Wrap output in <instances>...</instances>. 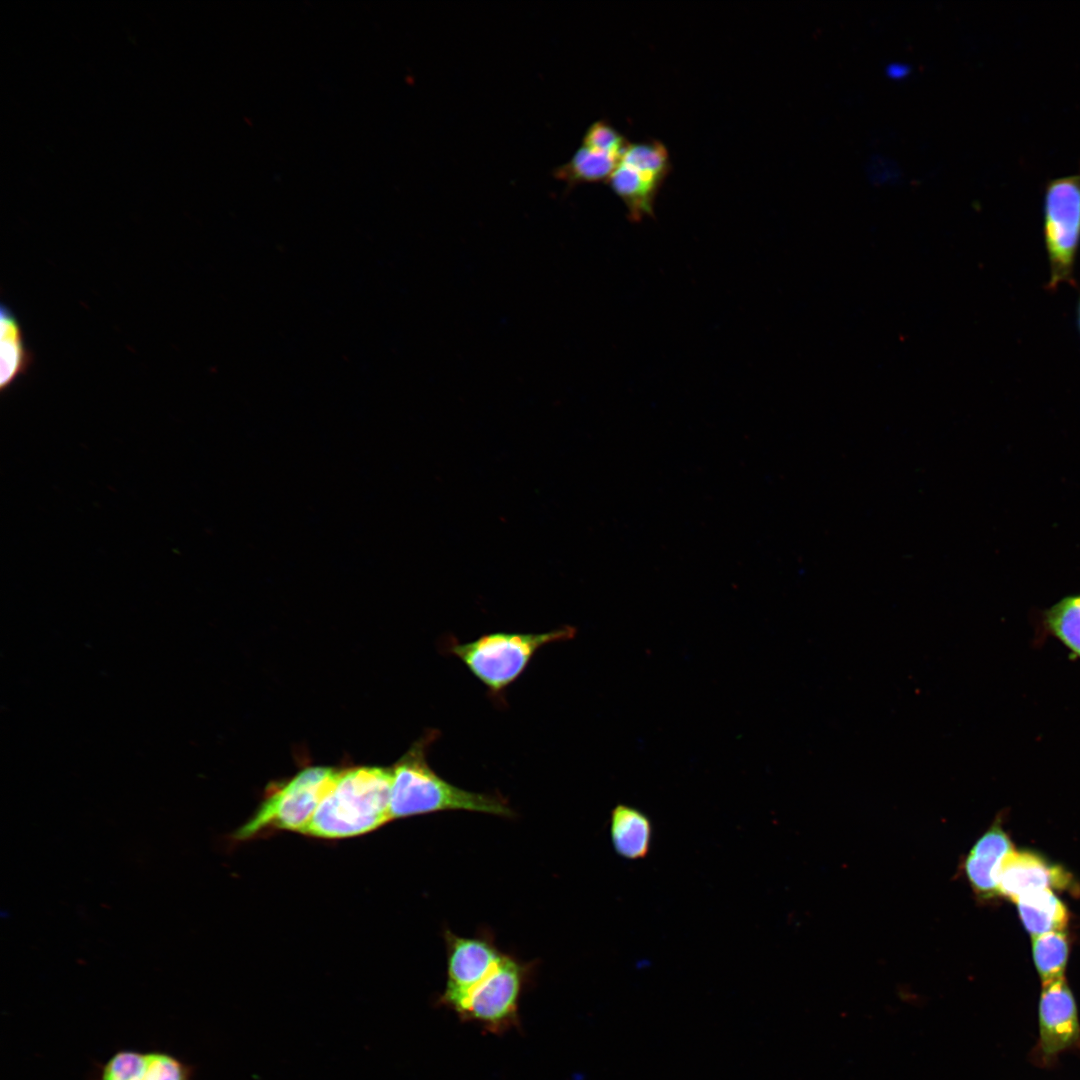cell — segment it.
<instances>
[{
	"instance_id": "obj_9",
	"label": "cell",
	"mask_w": 1080,
	"mask_h": 1080,
	"mask_svg": "<svg viewBox=\"0 0 1080 1080\" xmlns=\"http://www.w3.org/2000/svg\"><path fill=\"white\" fill-rule=\"evenodd\" d=\"M1071 876L1061 866L1028 850L1013 849L997 873L998 894L1013 902L1043 889L1071 887Z\"/></svg>"
},
{
	"instance_id": "obj_3",
	"label": "cell",
	"mask_w": 1080,
	"mask_h": 1080,
	"mask_svg": "<svg viewBox=\"0 0 1080 1080\" xmlns=\"http://www.w3.org/2000/svg\"><path fill=\"white\" fill-rule=\"evenodd\" d=\"M575 633L571 626L545 633L494 632L465 643L450 639L445 648L467 667L490 695L500 698L523 674L539 649L572 639Z\"/></svg>"
},
{
	"instance_id": "obj_15",
	"label": "cell",
	"mask_w": 1080,
	"mask_h": 1080,
	"mask_svg": "<svg viewBox=\"0 0 1080 1080\" xmlns=\"http://www.w3.org/2000/svg\"><path fill=\"white\" fill-rule=\"evenodd\" d=\"M1016 904L1020 919L1032 937L1052 931H1064L1068 923L1067 908L1051 889L1030 893L1020 898Z\"/></svg>"
},
{
	"instance_id": "obj_12",
	"label": "cell",
	"mask_w": 1080,
	"mask_h": 1080,
	"mask_svg": "<svg viewBox=\"0 0 1080 1080\" xmlns=\"http://www.w3.org/2000/svg\"><path fill=\"white\" fill-rule=\"evenodd\" d=\"M1034 644L1057 640L1072 660H1080V592L1067 595L1034 616Z\"/></svg>"
},
{
	"instance_id": "obj_21",
	"label": "cell",
	"mask_w": 1080,
	"mask_h": 1080,
	"mask_svg": "<svg viewBox=\"0 0 1080 1080\" xmlns=\"http://www.w3.org/2000/svg\"><path fill=\"white\" fill-rule=\"evenodd\" d=\"M909 71V65L902 62H893L886 67V73L888 74V76L896 79L905 77L909 73Z\"/></svg>"
},
{
	"instance_id": "obj_5",
	"label": "cell",
	"mask_w": 1080,
	"mask_h": 1080,
	"mask_svg": "<svg viewBox=\"0 0 1080 1080\" xmlns=\"http://www.w3.org/2000/svg\"><path fill=\"white\" fill-rule=\"evenodd\" d=\"M1043 238L1049 264L1048 291L1076 287L1080 247V172L1050 180L1043 196Z\"/></svg>"
},
{
	"instance_id": "obj_13",
	"label": "cell",
	"mask_w": 1080,
	"mask_h": 1080,
	"mask_svg": "<svg viewBox=\"0 0 1080 1080\" xmlns=\"http://www.w3.org/2000/svg\"><path fill=\"white\" fill-rule=\"evenodd\" d=\"M610 838L617 855L638 860L649 853L653 827L650 818L641 810L619 804L611 812Z\"/></svg>"
},
{
	"instance_id": "obj_20",
	"label": "cell",
	"mask_w": 1080,
	"mask_h": 1080,
	"mask_svg": "<svg viewBox=\"0 0 1080 1080\" xmlns=\"http://www.w3.org/2000/svg\"><path fill=\"white\" fill-rule=\"evenodd\" d=\"M629 142L626 138L607 121H597L593 123L586 131L583 138V145L598 150L622 157Z\"/></svg>"
},
{
	"instance_id": "obj_11",
	"label": "cell",
	"mask_w": 1080,
	"mask_h": 1080,
	"mask_svg": "<svg viewBox=\"0 0 1080 1080\" xmlns=\"http://www.w3.org/2000/svg\"><path fill=\"white\" fill-rule=\"evenodd\" d=\"M666 178L654 170L619 162L608 184L623 201L629 219L639 222L654 216L655 200Z\"/></svg>"
},
{
	"instance_id": "obj_1",
	"label": "cell",
	"mask_w": 1080,
	"mask_h": 1080,
	"mask_svg": "<svg viewBox=\"0 0 1080 1080\" xmlns=\"http://www.w3.org/2000/svg\"><path fill=\"white\" fill-rule=\"evenodd\" d=\"M438 735L437 730L428 731L391 767L392 820L458 810L513 817V810L502 796L459 788L430 767L427 751Z\"/></svg>"
},
{
	"instance_id": "obj_2",
	"label": "cell",
	"mask_w": 1080,
	"mask_h": 1080,
	"mask_svg": "<svg viewBox=\"0 0 1080 1080\" xmlns=\"http://www.w3.org/2000/svg\"><path fill=\"white\" fill-rule=\"evenodd\" d=\"M391 768L358 766L337 770L303 834L341 839L369 833L392 820Z\"/></svg>"
},
{
	"instance_id": "obj_6",
	"label": "cell",
	"mask_w": 1080,
	"mask_h": 1080,
	"mask_svg": "<svg viewBox=\"0 0 1080 1080\" xmlns=\"http://www.w3.org/2000/svg\"><path fill=\"white\" fill-rule=\"evenodd\" d=\"M531 967L504 954L493 971L465 998L455 1012L463 1021L472 1022L494 1034L519 1026V1003L528 983Z\"/></svg>"
},
{
	"instance_id": "obj_8",
	"label": "cell",
	"mask_w": 1080,
	"mask_h": 1080,
	"mask_svg": "<svg viewBox=\"0 0 1080 1080\" xmlns=\"http://www.w3.org/2000/svg\"><path fill=\"white\" fill-rule=\"evenodd\" d=\"M1040 1051L1051 1058L1080 1037L1074 996L1064 978L1044 983L1039 1002Z\"/></svg>"
},
{
	"instance_id": "obj_10",
	"label": "cell",
	"mask_w": 1080,
	"mask_h": 1080,
	"mask_svg": "<svg viewBox=\"0 0 1080 1080\" xmlns=\"http://www.w3.org/2000/svg\"><path fill=\"white\" fill-rule=\"evenodd\" d=\"M1013 849L999 824L991 826L976 840L964 860L963 870L977 896L990 899L999 895L997 873L1002 860Z\"/></svg>"
},
{
	"instance_id": "obj_22",
	"label": "cell",
	"mask_w": 1080,
	"mask_h": 1080,
	"mask_svg": "<svg viewBox=\"0 0 1080 1080\" xmlns=\"http://www.w3.org/2000/svg\"><path fill=\"white\" fill-rule=\"evenodd\" d=\"M1077 322H1078V327H1079V331H1080V299H1079L1078 310H1077Z\"/></svg>"
},
{
	"instance_id": "obj_16",
	"label": "cell",
	"mask_w": 1080,
	"mask_h": 1080,
	"mask_svg": "<svg viewBox=\"0 0 1080 1080\" xmlns=\"http://www.w3.org/2000/svg\"><path fill=\"white\" fill-rule=\"evenodd\" d=\"M620 157L582 145L554 175L568 184L608 182Z\"/></svg>"
},
{
	"instance_id": "obj_17",
	"label": "cell",
	"mask_w": 1080,
	"mask_h": 1080,
	"mask_svg": "<svg viewBox=\"0 0 1080 1080\" xmlns=\"http://www.w3.org/2000/svg\"><path fill=\"white\" fill-rule=\"evenodd\" d=\"M1032 954L1043 984L1064 978L1069 955V942L1064 931L1033 937Z\"/></svg>"
},
{
	"instance_id": "obj_14",
	"label": "cell",
	"mask_w": 1080,
	"mask_h": 1080,
	"mask_svg": "<svg viewBox=\"0 0 1080 1080\" xmlns=\"http://www.w3.org/2000/svg\"><path fill=\"white\" fill-rule=\"evenodd\" d=\"M0 327V387L4 391L27 372L33 357L16 315L5 303L1 304Z\"/></svg>"
},
{
	"instance_id": "obj_7",
	"label": "cell",
	"mask_w": 1080,
	"mask_h": 1080,
	"mask_svg": "<svg viewBox=\"0 0 1080 1080\" xmlns=\"http://www.w3.org/2000/svg\"><path fill=\"white\" fill-rule=\"evenodd\" d=\"M447 955V981L440 1005L454 1012L467 995L499 964L502 953L488 935L461 937L449 929L443 933Z\"/></svg>"
},
{
	"instance_id": "obj_4",
	"label": "cell",
	"mask_w": 1080,
	"mask_h": 1080,
	"mask_svg": "<svg viewBox=\"0 0 1080 1080\" xmlns=\"http://www.w3.org/2000/svg\"><path fill=\"white\" fill-rule=\"evenodd\" d=\"M336 773L337 769L330 767H308L273 786L254 815L229 840L246 841L274 830L303 834Z\"/></svg>"
},
{
	"instance_id": "obj_19",
	"label": "cell",
	"mask_w": 1080,
	"mask_h": 1080,
	"mask_svg": "<svg viewBox=\"0 0 1080 1080\" xmlns=\"http://www.w3.org/2000/svg\"><path fill=\"white\" fill-rule=\"evenodd\" d=\"M144 1053L119 1050L102 1067L99 1080H143Z\"/></svg>"
},
{
	"instance_id": "obj_18",
	"label": "cell",
	"mask_w": 1080,
	"mask_h": 1080,
	"mask_svg": "<svg viewBox=\"0 0 1080 1080\" xmlns=\"http://www.w3.org/2000/svg\"><path fill=\"white\" fill-rule=\"evenodd\" d=\"M143 1080H192L193 1069L163 1051L145 1052Z\"/></svg>"
}]
</instances>
